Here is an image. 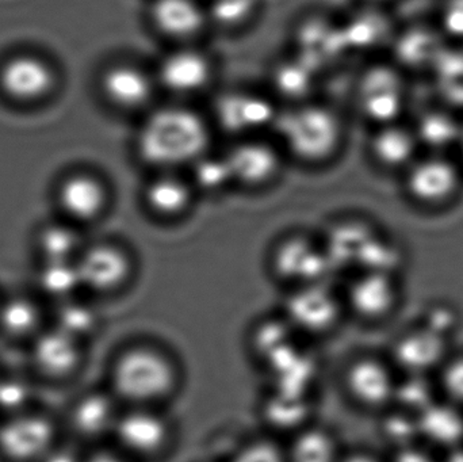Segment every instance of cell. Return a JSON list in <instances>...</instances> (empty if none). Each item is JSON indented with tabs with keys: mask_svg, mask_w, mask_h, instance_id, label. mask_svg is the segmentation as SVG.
Segmentation results:
<instances>
[{
	"mask_svg": "<svg viewBox=\"0 0 463 462\" xmlns=\"http://www.w3.org/2000/svg\"><path fill=\"white\" fill-rule=\"evenodd\" d=\"M208 113L195 103L157 102L138 118L133 137L136 159L149 171H186L213 148Z\"/></svg>",
	"mask_w": 463,
	"mask_h": 462,
	"instance_id": "1",
	"label": "cell"
},
{
	"mask_svg": "<svg viewBox=\"0 0 463 462\" xmlns=\"http://www.w3.org/2000/svg\"><path fill=\"white\" fill-rule=\"evenodd\" d=\"M271 135L288 162L317 168L329 165L342 151L345 125L334 106L315 98L282 106Z\"/></svg>",
	"mask_w": 463,
	"mask_h": 462,
	"instance_id": "2",
	"label": "cell"
},
{
	"mask_svg": "<svg viewBox=\"0 0 463 462\" xmlns=\"http://www.w3.org/2000/svg\"><path fill=\"white\" fill-rule=\"evenodd\" d=\"M175 380L173 363L151 347L125 350L111 368V385L116 395L138 406L167 398L174 390Z\"/></svg>",
	"mask_w": 463,
	"mask_h": 462,
	"instance_id": "3",
	"label": "cell"
},
{
	"mask_svg": "<svg viewBox=\"0 0 463 462\" xmlns=\"http://www.w3.org/2000/svg\"><path fill=\"white\" fill-rule=\"evenodd\" d=\"M280 106L269 91L233 87L214 95L208 113L214 133L228 141L271 135Z\"/></svg>",
	"mask_w": 463,
	"mask_h": 462,
	"instance_id": "4",
	"label": "cell"
},
{
	"mask_svg": "<svg viewBox=\"0 0 463 462\" xmlns=\"http://www.w3.org/2000/svg\"><path fill=\"white\" fill-rule=\"evenodd\" d=\"M160 95L194 103L209 94L217 79V62L201 43L168 46L152 67Z\"/></svg>",
	"mask_w": 463,
	"mask_h": 462,
	"instance_id": "5",
	"label": "cell"
},
{
	"mask_svg": "<svg viewBox=\"0 0 463 462\" xmlns=\"http://www.w3.org/2000/svg\"><path fill=\"white\" fill-rule=\"evenodd\" d=\"M98 91L108 108L119 116H141L151 110L160 95L154 70L132 59L108 62L98 76Z\"/></svg>",
	"mask_w": 463,
	"mask_h": 462,
	"instance_id": "6",
	"label": "cell"
},
{
	"mask_svg": "<svg viewBox=\"0 0 463 462\" xmlns=\"http://www.w3.org/2000/svg\"><path fill=\"white\" fill-rule=\"evenodd\" d=\"M233 187L258 193L274 186L288 162L272 135L228 141L222 148Z\"/></svg>",
	"mask_w": 463,
	"mask_h": 462,
	"instance_id": "7",
	"label": "cell"
},
{
	"mask_svg": "<svg viewBox=\"0 0 463 462\" xmlns=\"http://www.w3.org/2000/svg\"><path fill=\"white\" fill-rule=\"evenodd\" d=\"M355 102L362 117L374 127L399 121L407 106L402 71L386 64L364 70L356 83Z\"/></svg>",
	"mask_w": 463,
	"mask_h": 462,
	"instance_id": "8",
	"label": "cell"
},
{
	"mask_svg": "<svg viewBox=\"0 0 463 462\" xmlns=\"http://www.w3.org/2000/svg\"><path fill=\"white\" fill-rule=\"evenodd\" d=\"M57 445L53 420L34 410L0 418V457L7 462H40Z\"/></svg>",
	"mask_w": 463,
	"mask_h": 462,
	"instance_id": "9",
	"label": "cell"
},
{
	"mask_svg": "<svg viewBox=\"0 0 463 462\" xmlns=\"http://www.w3.org/2000/svg\"><path fill=\"white\" fill-rule=\"evenodd\" d=\"M75 265L81 288L98 295L122 289L135 271V260L129 250L113 240L84 246Z\"/></svg>",
	"mask_w": 463,
	"mask_h": 462,
	"instance_id": "10",
	"label": "cell"
},
{
	"mask_svg": "<svg viewBox=\"0 0 463 462\" xmlns=\"http://www.w3.org/2000/svg\"><path fill=\"white\" fill-rule=\"evenodd\" d=\"M146 22L168 46L201 43L212 30L205 0H149Z\"/></svg>",
	"mask_w": 463,
	"mask_h": 462,
	"instance_id": "11",
	"label": "cell"
},
{
	"mask_svg": "<svg viewBox=\"0 0 463 462\" xmlns=\"http://www.w3.org/2000/svg\"><path fill=\"white\" fill-rule=\"evenodd\" d=\"M404 173L407 194L429 208L451 203L462 187L461 167L445 154L418 156Z\"/></svg>",
	"mask_w": 463,
	"mask_h": 462,
	"instance_id": "12",
	"label": "cell"
},
{
	"mask_svg": "<svg viewBox=\"0 0 463 462\" xmlns=\"http://www.w3.org/2000/svg\"><path fill=\"white\" fill-rule=\"evenodd\" d=\"M271 266L279 278L298 287L318 284L332 269L323 240L304 232L288 233L275 243Z\"/></svg>",
	"mask_w": 463,
	"mask_h": 462,
	"instance_id": "13",
	"label": "cell"
},
{
	"mask_svg": "<svg viewBox=\"0 0 463 462\" xmlns=\"http://www.w3.org/2000/svg\"><path fill=\"white\" fill-rule=\"evenodd\" d=\"M198 198L184 171H152L140 192V203L146 213L165 224L186 219Z\"/></svg>",
	"mask_w": 463,
	"mask_h": 462,
	"instance_id": "14",
	"label": "cell"
},
{
	"mask_svg": "<svg viewBox=\"0 0 463 462\" xmlns=\"http://www.w3.org/2000/svg\"><path fill=\"white\" fill-rule=\"evenodd\" d=\"M113 201V190L105 178L94 171L68 174L57 189V203L68 222L90 225L106 216Z\"/></svg>",
	"mask_w": 463,
	"mask_h": 462,
	"instance_id": "15",
	"label": "cell"
},
{
	"mask_svg": "<svg viewBox=\"0 0 463 462\" xmlns=\"http://www.w3.org/2000/svg\"><path fill=\"white\" fill-rule=\"evenodd\" d=\"M293 53L323 75L347 52L340 22L323 13L302 16L293 29Z\"/></svg>",
	"mask_w": 463,
	"mask_h": 462,
	"instance_id": "16",
	"label": "cell"
},
{
	"mask_svg": "<svg viewBox=\"0 0 463 462\" xmlns=\"http://www.w3.org/2000/svg\"><path fill=\"white\" fill-rule=\"evenodd\" d=\"M397 380L399 374L391 360L362 355L348 365L345 384L350 398L362 409L385 411L393 406Z\"/></svg>",
	"mask_w": 463,
	"mask_h": 462,
	"instance_id": "17",
	"label": "cell"
},
{
	"mask_svg": "<svg viewBox=\"0 0 463 462\" xmlns=\"http://www.w3.org/2000/svg\"><path fill=\"white\" fill-rule=\"evenodd\" d=\"M56 84V71L37 54H15L0 65V91L19 105H34L46 99Z\"/></svg>",
	"mask_w": 463,
	"mask_h": 462,
	"instance_id": "18",
	"label": "cell"
},
{
	"mask_svg": "<svg viewBox=\"0 0 463 462\" xmlns=\"http://www.w3.org/2000/svg\"><path fill=\"white\" fill-rule=\"evenodd\" d=\"M33 368L49 382H64L83 363V342L54 325L43 328L29 342Z\"/></svg>",
	"mask_w": 463,
	"mask_h": 462,
	"instance_id": "19",
	"label": "cell"
},
{
	"mask_svg": "<svg viewBox=\"0 0 463 462\" xmlns=\"http://www.w3.org/2000/svg\"><path fill=\"white\" fill-rule=\"evenodd\" d=\"M450 353L446 336L420 325L404 331L394 341L391 363L404 374L432 376Z\"/></svg>",
	"mask_w": 463,
	"mask_h": 462,
	"instance_id": "20",
	"label": "cell"
},
{
	"mask_svg": "<svg viewBox=\"0 0 463 462\" xmlns=\"http://www.w3.org/2000/svg\"><path fill=\"white\" fill-rule=\"evenodd\" d=\"M347 301L354 314L370 323L391 317L402 303V289L396 274L362 270L351 282Z\"/></svg>",
	"mask_w": 463,
	"mask_h": 462,
	"instance_id": "21",
	"label": "cell"
},
{
	"mask_svg": "<svg viewBox=\"0 0 463 462\" xmlns=\"http://www.w3.org/2000/svg\"><path fill=\"white\" fill-rule=\"evenodd\" d=\"M113 434L128 452L149 457L165 448L170 430L165 418L141 407L118 417Z\"/></svg>",
	"mask_w": 463,
	"mask_h": 462,
	"instance_id": "22",
	"label": "cell"
},
{
	"mask_svg": "<svg viewBox=\"0 0 463 462\" xmlns=\"http://www.w3.org/2000/svg\"><path fill=\"white\" fill-rule=\"evenodd\" d=\"M321 75L304 60L291 53L272 64L267 91L278 105H296L317 98Z\"/></svg>",
	"mask_w": 463,
	"mask_h": 462,
	"instance_id": "23",
	"label": "cell"
},
{
	"mask_svg": "<svg viewBox=\"0 0 463 462\" xmlns=\"http://www.w3.org/2000/svg\"><path fill=\"white\" fill-rule=\"evenodd\" d=\"M418 137L413 127L399 121L377 125L370 136L369 154L383 170L405 171L419 156Z\"/></svg>",
	"mask_w": 463,
	"mask_h": 462,
	"instance_id": "24",
	"label": "cell"
},
{
	"mask_svg": "<svg viewBox=\"0 0 463 462\" xmlns=\"http://www.w3.org/2000/svg\"><path fill=\"white\" fill-rule=\"evenodd\" d=\"M288 312L294 325L318 333L336 323L340 306L337 298L318 282L298 287L288 298Z\"/></svg>",
	"mask_w": 463,
	"mask_h": 462,
	"instance_id": "25",
	"label": "cell"
},
{
	"mask_svg": "<svg viewBox=\"0 0 463 462\" xmlns=\"http://www.w3.org/2000/svg\"><path fill=\"white\" fill-rule=\"evenodd\" d=\"M418 425L420 438L445 452L463 445V409L443 399L418 415Z\"/></svg>",
	"mask_w": 463,
	"mask_h": 462,
	"instance_id": "26",
	"label": "cell"
},
{
	"mask_svg": "<svg viewBox=\"0 0 463 462\" xmlns=\"http://www.w3.org/2000/svg\"><path fill=\"white\" fill-rule=\"evenodd\" d=\"M119 415L110 396L90 392L80 396L70 410V425L83 438H99L113 433Z\"/></svg>",
	"mask_w": 463,
	"mask_h": 462,
	"instance_id": "27",
	"label": "cell"
},
{
	"mask_svg": "<svg viewBox=\"0 0 463 462\" xmlns=\"http://www.w3.org/2000/svg\"><path fill=\"white\" fill-rule=\"evenodd\" d=\"M45 328L43 309L29 296L0 298V334L14 342H27Z\"/></svg>",
	"mask_w": 463,
	"mask_h": 462,
	"instance_id": "28",
	"label": "cell"
},
{
	"mask_svg": "<svg viewBox=\"0 0 463 462\" xmlns=\"http://www.w3.org/2000/svg\"><path fill=\"white\" fill-rule=\"evenodd\" d=\"M184 173L189 176L198 197H222L233 187L230 168L222 149H209L198 157Z\"/></svg>",
	"mask_w": 463,
	"mask_h": 462,
	"instance_id": "29",
	"label": "cell"
},
{
	"mask_svg": "<svg viewBox=\"0 0 463 462\" xmlns=\"http://www.w3.org/2000/svg\"><path fill=\"white\" fill-rule=\"evenodd\" d=\"M461 122L445 108H430L413 125L419 144L427 146L431 154H445L450 146H458Z\"/></svg>",
	"mask_w": 463,
	"mask_h": 462,
	"instance_id": "30",
	"label": "cell"
},
{
	"mask_svg": "<svg viewBox=\"0 0 463 462\" xmlns=\"http://www.w3.org/2000/svg\"><path fill=\"white\" fill-rule=\"evenodd\" d=\"M340 27L347 52L367 51L380 42L381 38L386 37L388 33L385 19L372 5L340 22Z\"/></svg>",
	"mask_w": 463,
	"mask_h": 462,
	"instance_id": "31",
	"label": "cell"
},
{
	"mask_svg": "<svg viewBox=\"0 0 463 462\" xmlns=\"http://www.w3.org/2000/svg\"><path fill=\"white\" fill-rule=\"evenodd\" d=\"M212 30L236 33L250 26L261 10V0H205Z\"/></svg>",
	"mask_w": 463,
	"mask_h": 462,
	"instance_id": "32",
	"label": "cell"
},
{
	"mask_svg": "<svg viewBox=\"0 0 463 462\" xmlns=\"http://www.w3.org/2000/svg\"><path fill=\"white\" fill-rule=\"evenodd\" d=\"M83 249L80 233L72 222L51 225L38 236V250L43 262H75Z\"/></svg>",
	"mask_w": 463,
	"mask_h": 462,
	"instance_id": "33",
	"label": "cell"
},
{
	"mask_svg": "<svg viewBox=\"0 0 463 462\" xmlns=\"http://www.w3.org/2000/svg\"><path fill=\"white\" fill-rule=\"evenodd\" d=\"M396 52L405 67L413 68L435 65L443 53L437 34L426 27H413L402 33L397 41Z\"/></svg>",
	"mask_w": 463,
	"mask_h": 462,
	"instance_id": "34",
	"label": "cell"
},
{
	"mask_svg": "<svg viewBox=\"0 0 463 462\" xmlns=\"http://www.w3.org/2000/svg\"><path fill=\"white\" fill-rule=\"evenodd\" d=\"M54 327L84 342L98 327V315L94 308L75 297L56 303Z\"/></svg>",
	"mask_w": 463,
	"mask_h": 462,
	"instance_id": "35",
	"label": "cell"
},
{
	"mask_svg": "<svg viewBox=\"0 0 463 462\" xmlns=\"http://www.w3.org/2000/svg\"><path fill=\"white\" fill-rule=\"evenodd\" d=\"M38 285L43 295L56 303L75 297L76 292L81 289L75 262H43Z\"/></svg>",
	"mask_w": 463,
	"mask_h": 462,
	"instance_id": "36",
	"label": "cell"
},
{
	"mask_svg": "<svg viewBox=\"0 0 463 462\" xmlns=\"http://www.w3.org/2000/svg\"><path fill=\"white\" fill-rule=\"evenodd\" d=\"M438 388L432 387L430 376L420 374H402L397 380L396 393H394L393 406L402 411L418 417L430 404L437 401Z\"/></svg>",
	"mask_w": 463,
	"mask_h": 462,
	"instance_id": "37",
	"label": "cell"
},
{
	"mask_svg": "<svg viewBox=\"0 0 463 462\" xmlns=\"http://www.w3.org/2000/svg\"><path fill=\"white\" fill-rule=\"evenodd\" d=\"M288 462H337V445L334 437L324 430H305L286 455Z\"/></svg>",
	"mask_w": 463,
	"mask_h": 462,
	"instance_id": "38",
	"label": "cell"
},
{
	"mask_svg": "<svg viewBox=\"0 0 463 462\" xmlns=\"http://www.w3.org/2000/svg\"><path fill=\"white\" fill-rule=\"evenodd\" d=\"M435 376L440 399L463 409V352H451Z\"/></svg>",
	"mask_w": 463,
	"mask_h": 462,
	"instance_id": "39",
	"label": "cell"
},
{
	"mask_svg": "<svg viewBox=\"0 0 463 462\" xmlns=\"http://www.w3.org/2000/svg\"><path fill=\"white\" fill-rule=\"evenodd\" d=\"M33 387L18 376H0V415L18 414L32 409Z\"/></svg>",
	"mask_w": 463,
	"mask_h": 462,
	"instance_id": "40",
	"label": "cell"
},
{
	"mask_svg": "<svg viewBox=\"0 0 463 462\" xmlns=\"http://www.w3.org/2000/svg\"><path fill=\"white\" fill-rule=\"evenodd\" d=\"M266 410L272 423L288 428L305 417L307 404L299 393L280 391L279 395L269 401Z\"/></svg>",
	"mask_w": 463,
	"mask_h": 462,
	"instance_id": "41",
	"label": "cell"
},
{
	"mask_svg": "<svg viewBox=\"0 0 463 462\" xmlns=\"http://www.w3.org/2000/svg\"><path fill=\"white\" fill-rule=\"evenodd\" d=\"M231 462H288V457L277 445L258 441L242 448Z\"/></svg>",
	"mask_w": 463,
	"mask_h": 462,
	"instance_id": "42",
	"label": "cell"
},
{
	"mask_svg": "<svg viewBox=\"0 0 463 462\" xmlns=\"http://www.w3.org/2000/svg\"><path fill=\"white\" fill-rule=\"evenodd\" d=\"M440 27L449 38L463 40V0H445L440 8Z\"/></svg>",
	"mask_w": 463,
	"mask_h": 462,
	"instance_id": "43",
	"label": "cell"
},
{
	"mask_svg": "<svg viewBox=\"0 0 463 462\" xmlns=\"http://www.w3.org/2000/svg\"><path fill=\"white\" fill-rule=\"evenodd\" d=\"M392 462H439V460H437V457L432 453H430L426 448L413 444L410 445V447L394 450Z\"/></svg>",
	"mask_w": 463,
	"mask_h": 462,
	"instance_id": "44",
	"label": "cell"
},
{
	"mask_svg": "<svg viewBox=\"0 0 463 462\" xmlns=\"http://www.w3.org/2000/svg\"><path fill=\"white\" fill-rule=\"evenodd\" d=\"M40 462H81L80 458L64 448L54 447L51 452L46 453Z\"/></svg>",
	"mask_w": 463,
	"mask_h": 462,
	"instance_id": "45",
	"label": "cell"
},
{
	"mask_svg": "<svg viewBox=\"0 0 463 462\" xmlns=\"http://www.w3.org/2000/svg\"><path fill=\"white\" fill-rule=\"evenodd\" d=\"M81 462H128L125 458H122L121 456L116 455V453L110 452H99L94 453V455L87 457L86 460H81Z\"/></svg>",
	"mask_w": 463,
	"mask_h": 462,
	"instance_id": "46",
	"label": "cell"
},
{
	"mask_svg": "<svg viewBox=\"0 0 463 462\" xmlns=\"http://www.w3.org/2000/svg\"><path fill=\"white\" fill-rule=\"evenodd\" d=\"M439 462H463V445L454 448V449L446 450V456Z\"/></svg>",
	"mask_w": 463,
	"mask_h": 462,
	"instance_id": "47",
	"label": "cell"
},
{
	"mask_svg": "<svg viewBox=\"0 0 463 462\" xmlns=\"http://www.w3.org/2000/svg\"><path fill=\"white\" fill-rule=\"evenodd\" d=\"M367 5L372 7H377V5H385V3L391 2V0H364Z\"/></svg>",
	"mask_w": 463,
	"mask_h": 462,
	"instance_id": "48",
	"label": "cell"
},
{
	"mask_svg": "<svg viewBox=\"0 0 463 462\" xmlns=\"http://www.w3.org/2000/svg\"><path fill=\"white\" fill-rule=\"evenodd\" d=\"M458 148H459V152H461L462 162H463V125H462L461 136H459Z\"/></svg>",
	"mask_w": 463,
	"mask_h": 462,
	"instance_id": "49",
	"label": "cell"
}]
</instances>
